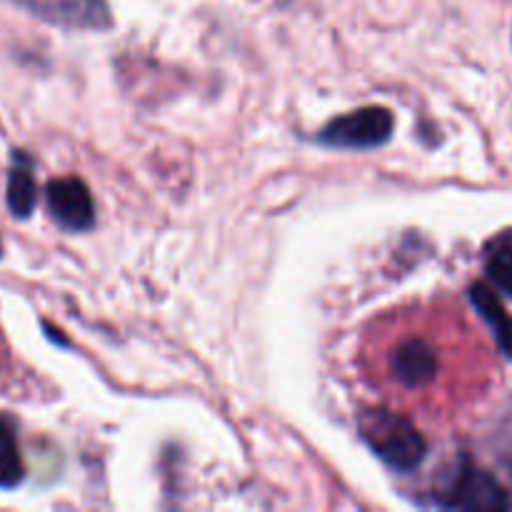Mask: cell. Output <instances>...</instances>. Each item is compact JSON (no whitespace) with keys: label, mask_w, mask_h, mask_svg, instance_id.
I'll list each match as a JSON object with an SVG mask.
<instances>
[{"label":"cell","mask_w":512,"mask_h":512,"mask_svg":"<svg viewBox=\"0 0 512 512\" xmlns=\"http://www.w3.org/2000/svg\"><path fill=\"white\" fill-rule=\"evenodd\" d=\"M0 250H3V248H0Z\"/></svg>","instance_id":"obj_11"},{"label":"cell","mask_w":512,"mask_h":512,"mask_svg":"<svg viewBox=\"0 0 512 512\" xmlns=\"http://www.w3.org/2000/svg\"><path fill=\"white\" fill-rule=\"evenodd\" d=\"M470 300H473L475 310L483 315V320L490 325V330L495 333L498 348L503 350L508 358H512V318L505 313V308H503V303L498 300V295H495L488 285L478 283L470 288Z\"/></svg>","instance_id":"obj_7"},{"label":"cell","mask_w":512,"mask_h":512,"mask_svg":"<svg viewBox=\"0 0 512 512\" xmlns=\"http://www.w3.org/2000/svg\"><path fill=\"white\" fill-rule=\"evenodd\" d=\"M38 200V188H35L30 160L23 153L15 155L13 168L8 175V208L15 218H28Z\"/></svg>","instance_id":"obj_8"},{"label":"cell","mask_w":512,"mask_h":512,"mask_svg":"<svg viewBox=\"0 0 512 512\" xmlns=\"http://www.w3.org/2000/svg\"><path fill=\"white\" fill-rule=\"evenodd\" d=\"M485 273H488L490 283L500 290L503 295L512 298V240L503 238L488 250L485 255Z\"/></svg>","instance_id":"obj_9"},{"label":"cell","mask_w":512,"mask_h":512,"mask_svg":"<svg viewBox=\"0 0 512 512\" xmlns=\"http://www.w3.org/2000/svg\"><path fill=\"white\" fill-rule=\"evenodd\" d=\"M35 18L68 30H105L113 15L105 0H13Z\"/></svg>","instance_id":"obj_5"},{"label":"cell","mask_w":512,"mask_h":512,"mask_svg":"<svg viewBox=\"0 0 512 512\" xmlns=\"http://www.w3.org/2000/svg\"><path fill=\"white\" fill-rule=\"evenodd\" d=\"M45 200L55 223L68 233H85L95 225V205L90 190L78 178L50 180Z\"/></svg>","instance_id":"obj_6"},{"label":"cell","mask_w":512,"mask_h":512,"mask_svg":"<svg viewBox=\"0 0 512 512\" xmlns=\"http://www.w3.org/2000/svg\"><path fill=\"white\" fill-rule=\"evenodd\" d=\"M25 468L13 433L0 423V488H15L23 480Z\"/></svg>","instance_id":"obj_10"},{"label":"cell","mask_w":512,"mask_h":512,"mask_svg":"<svg viewBox=\"0 0 512 512\" xmlns=\"http://www.w3.org/2000/svg\"><path fill=\"white\" fill-rule=\"evenodd\" d=\"M433 498L445 510H508L512 505L498 480L468 460H460L443 475Z\"/></svg>","instance_id":"obj_2"},{"label":"cell","mask_w":512,"mask_h":512,"mask_svg":"<svg viewBox=\"0 0 512 512\" xmlns=\"http://www.w3.org/2000/svg\"><path fill=\"white\" fill-rule=\"evenodd\" d=\"M395 118L388 108H360L335 118L318 133V143L338 150H373L393 138Z\"/></svg>","instance_id":"obj_4"},{"label":"cell","mask_w":512,"mask_h":512,"mask_svg":"<svg viewBox=\"0 0 512 512\" xmlns=\"http://www.w3.org/2000/svg\"><path fill=\"white\" fill-rule=\"evenodd\" d=\"M360 438L395 473H413L428 455V443L405 415L370 408L358 418Z\"/></svg>","instance_id":"obj_1"},{"label":"cell","mask_w":512,"mask_h":512,"mask_svg":"<svg viewBox=\"0 0 512 512\" xmlns=\"http://www.w3.org/2000/svg\"><path fill=\"white\" fill-rule=\"evenodd\" d=\"M443 353L438 345L425 335H403L398 343L390 345L385 355V370L393 385L403 393H425L440 378Z\"/></svg>","instance_id":"obj_3"}]
</instances>
